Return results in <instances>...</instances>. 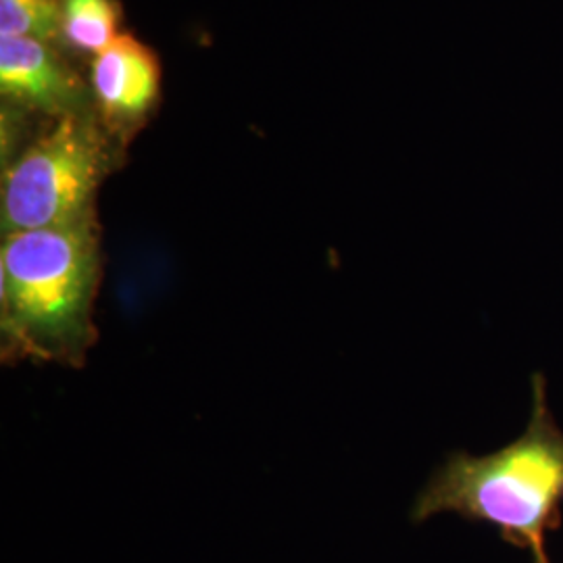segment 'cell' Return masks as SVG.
Returning a JSON list of instances; mask_svg holds the SVG:
<instances>
[{
  "instance_id": "obj_6",
  "label": "cell",
  "mask_w": 563,
  "mask_h": 563,
  "mask_svg": "<svg viewBox=\"0 0 563 563\" xmlns=\"http://www.w3.org/2000/svg\"><path fill=\"white\" fill-rule=\"evenodd\" d=\"M121 11L115 0H63L60 41L74 51L99 55L118 41Z\"/></svg>"
},
{
  "instance_id": "obj_1",
  "label": "cell",
  "mask_w": 563,
  "mask_h": 563,
  "mask_svg": "<svg viewBox=\"0 0 563 563\" xmlns=\"http://www.w3.org/2000/svg\"><path fill=\"white\" fill-rule=\"evenodd\" d=\"M101 272L97 211L76 222L2 236V362L81 367L99 336L95 302Z\"/></svg>"
},
{
  "instance_id": "obj_3",
  "label": "cell",
  "mask_w": 563,
  "mask_h": 563,
  "mask_svg": "<svg viewBox=\"0 0 563 563\" xmlns=\"http://www.w3.org/2000/svg\"><path fill=\"white\" fill-rule=\"evenodd\" d=\"M113 165L115 153L97 121L84 113L55 121L18 157L4 163L2 236L95 213L97 190Z\"/></svg>"
},
{
  "instance_id": "obj_7",
  "label": "cell",
  "mask_w": 563,
  "mask_h": 563,
  "mask_svg": "<svg viewBox=\"0 0 563 563\" xmlns=\"http://www.w3.org/2000/svg\"><path fill=\"white\" fill-rule=\"evenodd\" d=\"M63 0H0V36L60 41Z\"/></svg>"
},
{
  "instance_id": "obj_2",
  "label": "cell",
  "mask_w": 563,
  "mask_h": 563,
  "mask_svg": "<svg viewBox=\"0 0 563 563\" xmlns=\"http://www.w3.org/2000/svg\"><path fill=\"white\" fill-rule=\"evenodd\" d=\"M563 430L555 422L543 376L532 378V409L522 437L488 455L453 453L418 495L411 520L457 514L495 526L505 541L549 563L547 534L560 526Z\"/></svg>"
},
{
  "instance_id": "obj_5",
  "label": "cell",
  "mask_w": 563,
  "mask_h": 563,
  "mask_svg": "<svg viewBox=\"0 0 563 563\" xmlns=\"http://www.w3.org/2000/svg\"><path fill=\"white\" fill-rule=\"evenodd\" d=\"M90 81L107 123L125 130L139 123L157 101L162 71L144 44L120 34L92 60Z\"/></svg>"
},
{
  "instance_id": "obj_4",
  "label": "cell",
  "mask_w": 563,
  "mask_h": 563,
  "mask_svg": "<svg viewBox=\"0 0 563 563\" xmlns=\"http://www.w3.org/2000/svg\"><path fill=\"white\" fill-rule=\"evenodd\" d=\"M0 92L57 120L78 115L86 101L80 78L55 44L23 36H0Z\"/></svg>"
}]
</instances>
